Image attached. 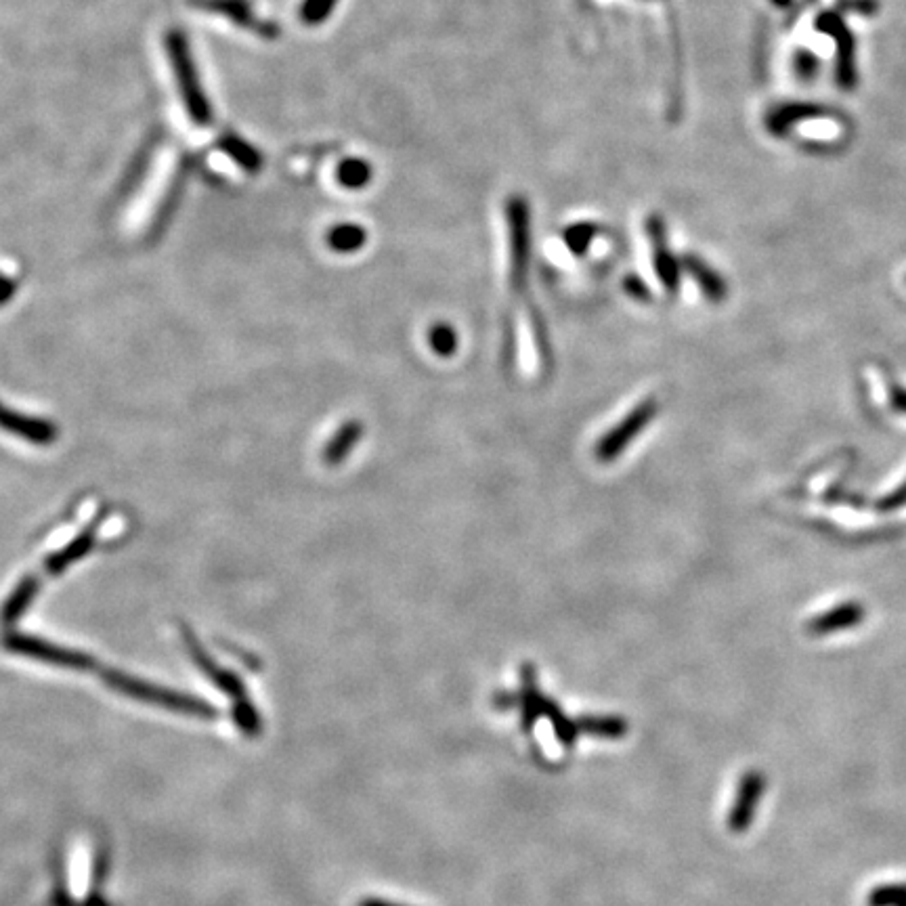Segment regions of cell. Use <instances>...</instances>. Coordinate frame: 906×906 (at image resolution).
<instances>
[{
	"label": "cell",
	"mask_w": 906,
	"mask_h": 906,
	"mask_svg": "<svg viewBox=\"0 0 906 906\" xmlns=\"http://www.w3.org/2000/svg\"><path fill=\"white\" fill-rule=\"evenodd\" d=\"M166 55L170 59L172 74L177 80V89L183 99L185 110L193 124L210 126L212 124V107L204 93V86L193 61L189 40L181 30H168L164 36Z\"/></svg>",
	"instance_id": "cell-1"
},
{
	"label": "cell",
	"mask_w": 906,
	"mask_h": 906,
	"mask_svg": "<svg viewBox=\"0 0 906 906\" xmlns=\"http://www.w3.org/2000/svg\"><path fill=\"white\" fill-rule=\"evenodd\" d=\"M101 676H103L105 684L112 690H116V693L137 699L141 703L158 705V707H164L168 711H175V714H183V716H196V718L217 716V709H214V705L200 697H193L187 693H179V690H170V688H164L158 684H151V682L133 678L118 670H103Z\"/></svg>",
	"instance_id": "cell-2"
},
{
	"label": "cell",
	"mask_w": 906,
	"mask_h": 906,
	"mask_svg": "<svg viewBox=\"0 0 906 906\" xmlns=\"http://www.w3.org/2000/svg\"><path fill=\"white\" fill-rule=\"evenodd\" d=\"M3 646L15 655L36 659L42 663H49V665H57V667H70V670H78V672H89V670H93V667H97V661L89 653L66 649V646H59V644H53L49 640H42L38 636H30V634L9 632L3 638Z\"/></svg>",
	"instance_id": "cell-3"
},
{
	"label": "cell",
	"mask_w": 906,
	"mask_h": 906,
	"mask_svg": "<svg viewBox=\"0 0 906 906\" xmlns=\"http://www.w3.org/2000/svg\"><path fill=\"white\" fill-rule=\"evenodd\" d=\"M659 412V403L655 399H646L638 403L632 412L625 416L617 426H613L596 445V460L602 464L615 462L628 445L651 424Z\"/></svg>",
	"instance_id": "cell-4"
},
{
	"label": "cell",
	"mask_w": 906,
	"mask_h": 906,
	"mask_svg": "<svg viewBox=\"0 0 906 906\" xmlns=\"http://www.w3.org/2000/svg\"><path fill=\"white\" fill-rule=\"evenodd\" d=\"M508 227H510V279L514 292H523L527 269H529V250H531V231H529V206L523 198H510L508 206Z\"/></svg>",
	"instance_id": "cell-5"
},
{
	"label": "cell",
	"mask_w": 906,
	"mask_h": 906,
	"mask_svg": "<svg viewBox=\"0 0 906 906\" xmlns=\"http://www.w3.org/2000/svg\"><path fill=\"white\" fill-rule=\"evenodd\" d=\"M766 791V776L762 770H747L743 774V779L739 781L735 800H732V808L728 812V829L732 833H745L755 814H758L760 802Z\"/></svg>",
	"instance_id": "cell-6"
},
{
	"label": "cell",
	"mask_w": 906,
	"mask_h": 906,
	"mask_svg": "<svg viewBox=\"0 0 906 906\" xmlns=\"http://www.w3.org/2000/svg\"><path fill=\"white\" fill-rule=\"evenodd\" d=\"M181 636H183V642L187 644V651H189L193 663H196V665L200 667L202 674H204L212 684H217L227 697L233 699V703L248 701L246 686H244V682L240 680V676H235V674L223 670L221 665H217V661H214V659L206 653L204 646L198 642L196 636H193V632L187 628V625H181Z\"/></svg>",
	"instance_id": "cell-7"
},
{
	"label": "cell",
	"mask_w": 906,
	"mask_h": 906,
	"mask_svg": "<svg viewBox=\"0 0 906 906\" xmlns=\"http://www.w3.org/2000/svg\"><path fill=\"white\" fill-rule=\"evenodd\" d=\"M0 430L5 433L24 439L32 445H53L59 437V430L53 422L42 420L36 416H26L15 409L0 403Z\"/></svg>",
	"instance_id": "cell-8"
},
{
	"label": "cell",
	"mask_w": 906,
	"mask_h": 906,
	"mask_svg": "<svg viewBox=\"0 0 906 906\" xmlns=\"http://www.w3.org/2000/svg\"><path fill=\"white\" fill-rule=\"evenodd\" d=\"M191 7L204 9L208 13H219L231 19L233 24L246 30H254L256 34H261L265 38H275L277 30L271 24H263L252 11V7L246 3V0H189Z\"/></svg>",
	"instance_id": "cell-9"
},
{
	"label": "cell",
	"mask_w": 906,
	"mask_h": 906,
	"mask_svg": "<svg viewBox=\"0 0 906 906\" xmlns=\"http://www.w3.org/2000/svg\"><path fill=\"white\" fill-rule=\"evenodd\" d=\"M646 231H649L651 244H653V261H655L657 277L661 279V284L667 292L676 294L680 288V265L672 256V252L667 250L663 221L659 217H651L649 223H646Z\"/></svg>",
	"instance_id": "cell-10"
},
{
	"label": "cell",
	"mask_w": 906,
	"mask_h": 906,
	"mask_svg": "<svg viewBox=\"0 0 906 906\" xmlns=\"http://www.w3.org/2000/svg\"><path fill=\"white\" fill-rule=\"evenodd\" d=\"M865 615H867V611L860 602H854V600L841 602V604H837V607L812 617L806 625V630L812 636H829L835 632L856 628V625H860L862 619H865Z\"/></svg>",
	"instance_id": "cell-11"
},
{
	"label": "cell",
	"mask_w": 906,
	"mask_h": 906,
	"mask_svg": "<svg viewBox=\"0 0 906 906\" xmlns=\"http://www.w3.org/2000/svg\"><path fill=\"white\" fill-rule=\"evenodd\" d=\"M103 516H105V512L97 514L95 519H93V523L86 527L84 531H80L66 548H61L59 552H55L53 556L47 558L45 569L51 575L63 573L68 567H72L74 563H78L80 558H84L86 554L91 552V548L95 546V539H97V527H99V521H103Z\"/></svg>",
	"instance_id": "cell-12"
},
{
	"label": "cell",
	"mask_w": 906,
	"mask_h": 906,
	"mask_svg": "<svg viewBox=\"0 0 906 906\" xmlns=\"http://www.w3.org/2000/svg\"><path fill=\"white\" fill-rule=\"evenodd\" d=\"M818 28L829 32L837 40V51H839L837 74H839L841 82H844V86H850L854 80V51H852L854 40H852L850 32L846 30L844 24H841V19L831 13L821 15V19H818Z\"/></svg>",
	"instance_id": "cell-13"
},
{
	"label": "cell",
	"mask_w": 906,
	"mask_h": 906,
	"mask_svg": "<svg viewBox=\"0 0 906 906\" xmlns=\"http://www.w3.org/2000/svg\"><path fill=\"white\" fill-rule=\"evenodd\" d=\"M363 437V424L357 420H349L338 428V433L330 439V443L323 449V462L328 466H336L349 458V453L357 447Z\"/></svg>",
	"instance_id": "cell-14"
},
{
	"label": "cell",
	"mask_w": 906,
	"mask_h": 906,
	"mask_svg": "<svg viewBox=\"0 0 906 906\" xmlns=\"http://www.w3.org/2000/svg\"><path fill=\"white\" fill-rule=\"evenodd\" d=\"M40 588V581L34 575H28L19 581V584L13 588L9 598L5 600L3 609H0V621L5 625H13L19 621V617L28 611L32 600L36 598Z\"/></svg>",
	"instance_id": "cell-15"
},
{
	"label": "cell",
	"mask_w": 906,
	"mask_h": 906,
	"mask_svg": "<svg viewBox=\"0 0 906 906\" xmlns=\"http://www.w3.org/2000/svg\"><path fill=\"white\" fill-rule=\"evenodd\" d=\"M684 267L688 269L690 277L695 279V282L699 284L701 292L711 300V302H722L728 294V288H726V282L724 279L711 269L709 265H705L699 256H686L684 258Z\"/></svg>",
	"instance_id": "cell-16"
},
{
	"label": "cell",
	"mask_w": 906,
	"mask_h": 906,
	"mask_svg": "<svg viewBox=\"0 0 906 906\" xmlns=\"http://www.w3.org/2000/svg\"><path fill=\"white\" fill-rule=\"evenodd\" d=\"M219 147L225 151V154L235 160L237 166H242V170H246L248 175H256V172H261L263 168V156L258 154V149L252 147L248 141H244L242 137H237V135H223L219 139Z\"/></svg>",
	"instance_id": "cell-17"
},
{
	"label": "cell",
	"mask_w": 906,
	"mask_h": 906,
	"mask_svg": "<svg viewBox=\"0 0 906 906\" xmlns=\"http://www.w3.org/2000/svg\"><path fill=\"white\" fill-rule=\"evenodd\" d=\"M823 110L821 107H816V105H810V103H789V105H783L779 107V110H774L770 116H768V128L774 133H785L789 126L797 124V122H802V120H812L816 116H821Z\"/></svg>",
	"instance_id": "cell-18"
},
{
	"label": "cell",
	"mask_w": 906,
	"mask_h": 906,
	"mask_svg": "<svg viewBox=\"0 0 906 906\" xmlns=\"http://www.w3.org/2000/svg\"><path fill=\"white\" fill-rule=\"evenodd\" d=\"M365 242H368V233H365L363 227L353 223L336 225L328 233V246L340 254H353L361 250Z\"/></svg>",
	"instance_id": "cell-19"
},
{
	"label": "cell",
	"mask_w": 906,
	"mask_h": 906,
	"mask_svg": "<svg viewBox=\"0 0 906 906\" xmlns=\"http://www.w3.org/2000/svg\"><path fill=\"white\" fill-rule=\"evenodd\" d=\"M338 181L347 189H363L372 179V166L359 158H349L338 166Z\"/></svg>",
	"instance_id": "cell-20"
},
{
	"label": "cell",
	"mask_w": 906,
	"mask_h": 906,
	"mask_svg": "<svg viewBox=\"0 0 906 906\" xmlns=\"http://www.w3.org/2000/svg\"><path fill=\"white\" fill-rule=\"evenodd\" d=\"M233 722L235 726L240 728L246 737H258L261 735V730H263V720H261V714H258L254 703L248 699V701H240V703H233Z\"/></svg>",
	"instance_id": "cell-21"
},
{
	"label": "cell",
	"mask_w": 906,
	"mask_h": 906,
	"mask_svg": "<svg viewBox=\"0 0 906 906\" xmlns=\"http://www.w3.org/2000/svg\"><path fill=\"white\" fill-rule=\"evenodd\" d=\"M428 344L439 357H451L458 351V332L449 323H437L428 332Z\"/></svg>",
	"instance_id": "cell-22"
},
{
	"label": "cell",
	"mask_w": 906,
	"mask_h": 906,
	"mask_svg": "<svg viewBox=\"0 0 906 906\" xmlns=\"http://www.w3.org/2000/svg\"><path fill=\"white\" fill-rule=\"evenodd\" d=\"M336 5L338 0H302L298 17L305 26H319L332 15Z\"/></svg>",
	"instance_id": "cell-23"
},
{
	"label": "cell",
	"mask_w": 906,
	"mask_h": 906,
	"mask_svg": "<svg viewBox=\"0 0 906 906\" xmlns=\"http://www.w3.org/2000/svg\"><path fill=\"white\" fill-rule=\"evenodd\" d=\"M594 237H596V227L590 225V223H577V225H571L569 229H565V235H563V240L567 244V248L575 254V256H584L590 248V244L594 242Z\"/></svg>",
	"instance_id": "cell-24"
},
{
	"label": "cell",
	"mask_w": 906,
	"mask_h": 906,
	"mask_svg": "<svg viewBox=\"0 0 906 906\" xmlns=\"http://www.w3.org/2000/svg\"><path fill=\"white\" fill-rule=\"evenodd\" d=\"M529 313H531V330H533V338H535V344H537V353H539V357H542L544 370L550 372V368H552V344H550V338H548V328H546L542 315H539V311L535 307H531Z\"/></svg>",
	"instance_id": "cell-25"
},
{
	"label": "cell",
	"mask_w": 906,
	"mask_h": 906,
	"mask_svg": "<svg viewBox=\"0 0 906 906\" xmlns=\"http://www.w3.org/2000/svg\"><path fill=\"white\" fill-rule=\"evenodd\" d=\"M53 873H55V881H53L51 906H80L70 894V886H68V879H66V865H63L61 854H57V858H55Z\"/></svg>",
	"instance_id": "cell-26"
},
{
	"label": "cell",
	"mask_w": 906,
	"mask_h": 906,
	"mask_svg": "<svg viewBox=\"0 0 906 906\" xmlns=\"http://www.w3.org/2000/svg\"><path fill=\"white\" fill-rule=\"evenodd\" d=\"M110 846L107 841H99V846L95 850V862H93V877H91V894H103V886L107 881V875H110Z\"/></svg>",
	"instance_id": "cell-27"
},
{
	"label": "cell",
	"mask_w": 906,
	"mask_h": 906,
	"mask_svg": "<svg viewBox=\"0 0 906 906\" xmlns=\"http://www.w3.org/2000/svg\"><path fill=\"white\" fill-rule=\"evenodd\" d=\"M869 906H902L906 902V886L894 883V886H881L869 894Z\"/></svg>",
	"instance_id": "cell-28"
},
{
	"label": "cell",
	"mask_w": 906,
	"mask_h": 906,
	"mask_svg": "<svg viewBox=\"0 0 906 906\" xmlns=\"http://www.w3.org/2000/svg\"><path fill=\"white\" fill-rule=\"evenodd\" d=\"M902 506H906V481L900 483L892 493H888L886 498H881L877 502V510H881V512H892Z\"/></svg>",
	"instance_id": "cell-29"
},
{
	"label": "cell",
	"mask_w": 906,
	"mask_h": 906,
	"mask_svg": "<svg viewBox=\"0 0 906 906\" xmlns=\"http://www.w3.org/2000/svg\"><path fill=\"white\" fill-rule=\"evenodd\" d=\"M795 70H797V74H800L802 78L810 80V78H814L816 72H818V61H816L814 55L802 51V53H797V57H795Z\"/></svg>",
	"instance_id": "cell-30"
},
{
	"label": "cell",
	"mask_w": 906,
	"mask_h": 906,
	"mask_svg": "<svg viewBox=\"0 0 906 906\" xmlns=\"http://www.w3.org/2000/svg\"><path fill=\"white\" fill-rule=\"evenodd\" d=\"M623 286H625V292H628L632 298H636V300H651V292H649V288H646V284L642 282V279L630 275L628 279H625Z\"/></svg>",
	"instance_id": "cell-31"
},
{
	"label": "cell",
	"mask_w": 906,
	"mask_h": 906,
	"mask_svg": "<svg viewBox=\"0 0 906 906\" xmlns=\"http://www.w3.org/2000/svg\"><path fill=\"white\" fill-rule=\"evenodd\" d=\"M890 401H892V407L896 409V412L906 414V388L904 386L894 384L890 388Z\"/></svg>",
	"instance_id": "cell-32"
},
{
	"label": "cell",
	"mask_w": 906,
	"mask_h": 906,
	"mask_svg": "<svg viewBox=\"0 0 906 906\" xmlns=\"http://www.w3.org/2000/svg\"><path fill=\"white\" fill-rule=\"evenodd\" d=\"M15 290H17V286H15L13 279L0 275V307L7 305V302L11 300V296L15 294Z\"/></svg>",
	"instance_id": "cell-33"
},
{
	"label": "cell",
	"mask_w": 906,
	"mask_h": 906,
	"mask_svg": "<svg viewBox=\"0 0 906 906\" xmlns=\"http://www.w3.org/2000/svg\"><path fill=\"white\" fill-rule=\"evenodd\" d=\"M80 906H112V904L105 900L103 894H89V898H86Z\"/></svg>",
	"instance_id": "cell-34"
},
{
	"label": "cell",
	"mask_w": 906,
	"mask_h": 906,
	"mask_svg": "<svg viewBox=\"0 0 906 906\" xmlns=\"http://www.w3.org/2000/svg\"><path fill=\"white\" fill-rule=\"evenodd\" d=\"M359 906H399V904H391V902H384V900H363Z\"/></svg>",
	"instance_id": "cell-35"
},
{
	"label": "cell",
	"mask_w": 906,
	"mask_h": 906,
	"mask_svg": "<svg viewBox=\"0 0 906 906\" xmlns=\"http://www.w3.org/2000/svg\"><path fill=\"white\" fill-rule=\"evenodd\" d=\"M772 3H774V5H776V7H781V9H787V7H789V5H791V0H772Z\"/></svg>",
	"instance_id": "cell-36"
},
{
	"label": "cell",
	"mask_w": 906,
	"mask_h": 906,
	"mask_svg": "<svg viewBox=\"0 0 906 906\" xmlns=\"http://www.w3.org/2000/svg\"><path fill=\"white\" fill-rule=\"evenodd\" d=\"M902 906H906V902H904V904H902Z\"/></svg>",
	"instance_id": "cell-37"
}]
</instances>
